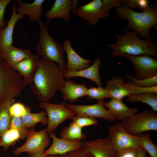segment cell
<instances>
[{"label":"cell","mask_w":157,"mask_h":157,"mask_svg":"<svg viewBox=\"0 0 157 157\" xmlns=\"http://www.w3.org/2000/svg\"><path fill=\"white\" fill-rule=\"evenodd\" d=\"M64 72L54 62L40 58L38 68L30 83L33 93L40 101H50L63 86Z\"/></svg>","instance_id":"1"},{"label":"cell","mask_w":157,"mask_h":157,"mask_svg":"<svg viewBox=\"0 0 157 157\" xmlns=\"http://www.w3.org/2000/svg\"><path fill=\"white\" fill-rule=\"evenodd\" d=\"M124 34L115 33L117 39L114 43L108 44L107 46L113 51L111 56L122 57L124 54L137 56L147 54L157 57V43L151 40L141 39L134 30L128 31L123 29Z\"/></svg>","instance_id":"2"},{"label":"cell","mask_w":157,"mask_h":157,"mask_svg":"<svg viewBox=\"0 0 157 157\" xmlns=\"http://www.w3.org/2000/svg\"><path fill=\"white\" fill-rule=\"evenodd\" d=\"M115 11L119 18L127 20L126 30H134L139 37L151 40L149 30L157 25V1L154 2L153 7L142 12L134 11L124 5L117 8Z\"/></svg>","instance_id":"3"},{"label":"cell","mask_w":157,"mask_h":157,"mask_svg":"<svg viewBox=\"0 0 157 157\" xmlns=\"http://www.w3.org/2000/svg\"><path fill=\"white\" fill-rule=\"evenodd\" d=\"M49 21L45 25L42 20L39 22L40 33L36 44L37 55L57 64L64 71L66 70L64 59L65 50L63 45L55 41L49 35L47 29Z\"/></svg>","instance_id":"4"},{"label":"cell","mask_w":157,"mask_h":157,"mask_svg":"<svg viewBox=\"0 0 157 157\" xmlns=\"http://www.w3.org/2000/svg\"><path fill=\"white\" fill-rule=\"evenodd\" d=\"M26 85L21 75L10 68L0 56V103L19 96Z\"/></svg>","instance_id":"5"},{"label":"cell","mask_w":157,"mask_h":157,"mask_svg":"<svg viewBox=\"0 0 157 157\" xmlns=\"http://www.w3.org/2000/svg\"><path fill=\"white\" fill-rule=\"evenodd\" d=\"M121 125L128 133L136 136L149 131H157V114L146 110L122 120Z\"/></svg>","instance_id":"6"},{"label":"cell","mask_w":157,"mask_h":157,"mask_svg":"<svg viewBox=\"0 0 157 157\" xmlns=\"http://www.w3.org/2000/svg\"><path fill=\"white\" fill-rule=\"evenodd\" d=\"M66 102L58 104L40 101L39 106L44 109L47 116L48 122L46 128L48 133L53 132L57 127L66 119L76 115V113L66 106Z\"/></svg>","instance_id":"7"},{"label":"cell","mask_w":157,"mask_h":157,"mask_svg":"<svg viewBox=\"0 0 157 157\" xmlns=\"http://www.w3.org/2000/svg\"><path fill=\"white\" fill-rule=\"evenodd\" d=\"M123 56L132 64L135 71L134 78L141 79L157 75V60L147 54L137 56L124 54Z\"/></svg>","instance_id":"8"},{"label":"cell","mask_w":157,"mask_h":157,"mask_svg":"<svg viewBox=\"0 0 157 157\" xmlns=\"http://www.w3.org/2000/svg\"><path fill=\"white\" fill-rule=\"evenodd\" d=\"M108 135L116 151L130 148L141 147L138 137L128 133L120 123L112 125L109 130Z\"/></svg>","instance_id":"9"},{"label":"cell","mask_w":157,"mask_h":157,"mask_svg":"<svg viewBox=\"0 0 157 157\" xmlns=\"http://www.w3.org/2000/svg\"><path fill=\"white\" fill-rule=\"evenodd\" d=\"M49 134L46 128L38 132L35 131L26 138L25 143L21 146L16 148L14 154L17 155L23 152L29 155L41 150H44L50 144Z\"/></svg>","instance_id":"10"},{"label":"cell","mask_w":157,"mask_h":157,"mask_svg":"<svg viewBox=\"0 0 157 157\" xmlns=\"http://www.w3.org/2000/svg\"><path fill=\"white\" fill-rule=\"evenodd\" d=\"M104 100L98 101L94 104L90 105H74L66 104V106L79 116L99 118L109 121H114L116 118L104 107Z\"/></svg>","instance_id":"11"},{"label":"cell","mask_w":157,"mask_h":157,"mask_svg":"<svg viewBox=\"0 0 157 157\" xmlns=\"http://www.w3.org/2000/svg\"><path fill=\"white\" fill-rule=\"evenodd\" d=\"M75 15L93 26L109 14L103 9L101 0H93L86 4L78 6Z\"/></svg>","instance_id":"12"},{"label":"cell","mask_w":157,"mask_h":157,"mask_svg":"<svg viewBox=\"0 0 157 157\" xmlns=\"http://www.w3.org/2000/svg\"><path fill=\"white\" fill-rule=\"evenodd\" d=\"M16 8L15 4L14 3L12 13L6 26L0 29V56L1 57L6 54L13 45V35L15 26L17 22L24 17V16L16 12Z\"/></svg>","instance_id":"13"},{"label":"cell","mask_w":157,"mask_h":157,"mask_svg":"<svg viewBox=\"0 0 157 157\" xmlns=\"http://www.w3.org/2000/svg\"><path fill=\"white\" fill-rule=\"evenodd\" d=\"M82 147L94 157H115L116 151L108 137L83 141Z\"/></svg>","instance_id":"14"},{"label":"cell","mask_w":157,"mask_h":157,"mask_svg":"<svg viewBox=\"0 0 157 157\" xmlns=\"http://www.w3.org/2000/svg\"><path fill=\"white\" fill-rule=\"evenodd\" d=\"M49 134L50 138L53 140V142L51 146L44 151V154L45 155H60L82 147V140L71 141L60 138H57L53 132Z\"/></svg>","instance_id":"15"},{"label":"cell","mask_w":157,"mask_h":157,"mask_svg":"<svg viewBox=\"0 0 157 157\" xmlns=\"http://www.w3.org/2000/svg\"><path fill=\"white\" fill-rule=\"evenodd\" d=\"M63 46L67 57L66 70L70 72L80 70L89 67L91 62L90 59L80 56L73 48L69 39H66L63 41Z\"/></svg>","instance_id":"16"},{"label":"cell","mask_w":157,"mask_h":157,"mask_svg":"<svg viewBox=\"0 0 157 157\" xmlns=\"http://www.w3.org/2000/svg\"><path fill=\"white\" fill-rule=\"evenodd\" d=\"M40 58L37 55L32 53L17 65L15 71L23 78L26 85L33 80L38 66Z\"/></svg>","instance_id":"17"},{"label":"cell","mask_w":157,"mask_h":157,"mask_svg":"<svg viewBox=\"0 0 157 157\" xmlns=\"http://www.w3.org/2000/svg\"><path fill=\"white\" fill-rule=\"evenodd\" d=\"M44 0H34L32 3H24L20 0H17L15 3L16 12L24 16L27 15L30 20L39 22L42 19L41 16L43 13L42 5Z\"/></svg>","instance_id":"18"},{"label":"cell","mask_w":157,"mask_h":157,"mask_svg":"<svg viewBox=\"0 0 157 157\" xmlns=\"http://www.w3.org/2000/svg\"><path fill=\"white\" fill-rule=\"evenodd\" d=\"M88 88L85 83L76 84L72 80L67 79L60 90L63 101L67 100L74 103L79 98L86 96Z\"/></svg>","instance_id":"19"},{"label":"cell","mask_w":157,"mask_h":157,"mask_svg":"<svg viewBox=\"0 0 157 157\" xmlns=\"http://www.w3.org/2000/svg\"><path fill=\"white\" fill-rule=\"evenodd\" d=\"M101 62L100 58L97 57L94 60L92 65L87 68L74 72H70L66 70L64 72V78L68 79L74 77H84L94 82L98 86H102L99 72Z\"/></svg>","instance_id":"20"},{"label":"cell","mask_w":157,"mask_h":157,"mask_svg":"<svg viewBox=\"0 0 157 157\" xmlns=\"http://www.w3.org/2000/svg\"><path fill=\"white\" fill-rule=\"evenodd\" d=\"M72 10L71 0H56L51 8L45 12L44 15L48 20L59 18L67 21L70 19Z\"/></svg>","instance_id":"21"},{"label":"cell","mask_w":157,"mask_h":157,"mask_svg":"<svg viewBox=\"0 0 157 157\" xmlns=\"http://www.w3.org/2000/svg\"><path fill=\"white\" fill-rule=\"evenodd\" d=\"M104 105L117 120H122L138 111V108H129L121 100L111 99L108 102H104Z\"/></svg>","instance_id":"22"},{"label":"cell","mask_w":157,"mask_h":157,"mask_svg":"<svg viewBox=\"0 0 157 157\" xmlns=\"http://www.w3.org/2000/svg\"><path fill=\"white\" fill-rule=\"evenodd\" d=\"M35 131L33 129L29 130L9 129L0 137V146L3 147V151H6L19 140L26 138Z\"/></svg>","instance_id":"23"},{"label":"cell","mask_w":157,"mask_h":157,"mask_svg":"<svg viewBox=\"0 0 157 157\" xmlns=\"http://www.w3.org/2000/svg\"><path fill=\"white\" fill-rule=\"evenodd\" d=\"M124 80L122 78L114 76L107 82L105 88L109 91L110 98L122 100L131 94L125 87Z\"/></svg>","instance_id":"24"},{"label":"cell","mask_w":157,"mask_h":157,"mask_svg":"<svg viewBox=\"0 0 157 157\" xmlns=\"http://www.w3.org/2000/svg\"><path fill=\"white\" fill-rule=\"evenodd\" d=\"M31 54L28 50L19 49L13 45L6 54L1 57L10 68L15 71L17 65Z\"/></svg>","instance_id":"25"},{"label":"cell","mask_w":157,"mask_h":157,"mask_svg":"<svg viewBox=\"0 0 157 157\" xmlns=\"http://www.w3.org/2000/svg\"><path fill=\"white\" fill-rule=\"evenodd\" d=\"M14 102V99H8L0 103V137L9 129L13 117L10 112V108Z\"/></svg>","instance_id":"26"},{"label":"cell","mask_w":157,"mask_h":157,"mask_svg":"<svg viewBox=\"0 0 157 157\" xmlns=\"http://www.w3.org/2000/svg\"><path fill=\"white\" fill-rule=\"evenodd\" d=\"M46 115L44 110L38 113H31L29 107L26 113L21 117L24 128L27 129L39 122L43 125L47 124L48 119Z\"/></svg>","instance_id":"27"},{"label":"cell","mask_w":157,"mask_h":157,"mask_svg":"<svg viewBox=\"0 0 157 157\" xmlns=\"http://www.w3.org/2000/svg\"><path fill=\"white\" fill-rule=\"evenodd\" d=\"M82 128L72 122L67 127H65L60 133V138L69 140H84L87 135L82 131Z\"/></svg>","instance_id":"28"},{"label":"cell","mask_w":157,"mask_h":157,"mask_svg":"<svg viewBox=\"0 0 157 157\" xmlns=\"http://www.w3.org/2000/svg\"><path fill=\"white\" fill-rule=\"evenodd\" d=\"M126 100L131 102L140 101L149 106L152 110L157 111V93L147 92L130 95L127 96Z\"/></svg>","instance_id":"29"},{"label":"cell","mask_w":157,"mask_h":157,"mask_svg":"<svg viewBox=\"0 0 157 157\" xmlns=\"http://www.w3.org/2000/svg\"><path fill=\"white\" fill-rule=\"evenodd\" d=\"M141 147L149 154L150 157H157V146L151 141L148 133H141L136 136Z\"/></svg>","instance_id":"30"},{"label":"cell","mask_w":157,"mask_h":157,"mask_svg":"<svg viewBox=\"0 0 157 157\" xmlns=\"http://www.w3.org/2000/svg\"><path fill=\"white\" fill-rule=\"evenodd\" d=\"M86 96L88 99H95L99 101L104 100L105 98H110V94L108 90L101 86L96 87L90 85L87 90Z\"/></svg>","instance_id":"31"},{"label":"cell","mask_w":157,"mask_h":157,"mask_svg":"<svg viewBox=\"0 0 157 157\" xmlns=\"http://www.w3.org/2000/svg\"><path fill=\"white\" fill-rule=\"evenodd\" d=\"M124 85L130 92L131 95L147 92L157 93V86L149 88L142 87L136 85L130 80L127 81Z\"/></svg>","instance_id":"32"},{"label":"cell","mask_w":157,"mask_h":157,"mask_svg":"<svg viewBox=\"0 0 157 157\" xmlns=\"http://www.w3.org/2000/svg\"><path fill=\"white\" fill-rule=\"evenodd\" d=\"M126 77L136 85L142 87L149 88L157 86V75L141 79H137L129 74Z\"/></svg>","instance_id":"33"},{"label":"cell","mask_w":157,"mask_h":157,"mask_svg":"<svg viewBox=\"0 0 157 157\" xmlns=\"http://www.w3.org/2000/svg\"><path fill=\"white\" fill-rule=\"evenodd\" d=\"M70 119L81 128L91 125H97L98 122L95 118L84 116H79L76 115L72 117Z\"/></svg>","instance_id":"34"},{"label":"cell","mask_w":157,"mask_h":157,"mask_svg":"<svg viewBox=\"0 0 157 157\" xmlns=\"http://www.w3.org/2000/svg\"><path fill=\"white\" fill-rule=\"evenodd\" d=\"M122 4L129 8H137L143 11L148 9L151 7L147 0H123Z\"/></svg>","instance_id":"35"},{"label":"cell","mask_w":157,"mask_h":157,"mask_svg":"<svg viewBox=\"0 0 157 157\" xmlns=\"http://www.w3.org/2000/svg\"><path fill=\"white\" fill-rule=\"evenodd\" d=\"M29 107L20 102L14 103L10 107V112L12 117H21L26 113Z\"/></svg>","instance_id":"36"},{"label":"cell","mask_w":157,"mask_h":157,"mask_svg":"<svg viewBox=\"0 0 157 157\" xmlns=\"http://www.w3.org/2000/svg\"><path fill=\"white\" fill-rule=\"evenodd\" d=\"M141 148L132 147L116 151L115 157H137Z\"/></svg>","instance_id":"37"},{"label":"cell","mask_w":157,"mask_h":157,"mask_svg":"<svg viewBox=\"0 0 157 157\" xmlns=\"http://www.w3.org/2000/svg\"><path fill=\"white\" fill-rule=\"evenodd\" d=\"M59 156L60 157H94L91 154L83 147Z\"/></svg>","instance_id":"38"},{"label":"cell","mask_w":157,"mask_h":157,"mask_svg":"<svg viewBox=\"0 0 157 157\" xmlns=\"http://www.w3.org/2000/svg\"><path fill=\"white\" fill-rule=\"evenodd\" d=\"M123 0H102L101 5L103 9L109 13L110 10L113 7L118 8L122 4Z\"/></svg>","instance_id":"39"},{"label":"cell","mask_w":157,"mask_h":157,"mask_svg":"<svg viewBox=\"0 0 157 157\" xmlns=\"http://www.w3.org/2000/svg\"><path fill=\"white\" fill-rule=\"evenodd\" d=\"M11 1V0H0V29L3 28L6 25V23L4 21L5 10L7 6Z\"/></svg>","instance_id":"40"},{"label":"cell","mask_w":157,"mask_h":157,"mask_svg":"<svg viewBox=\"0 0 157 157\" xmlns=\"http://www.w3.org/2000/svg\"><path fill=\"white\" fill-rule=\"evenodd\" d=\"M24 128L21 117H13L9 129H23Z\"/></svg>","instance_id":"41"},{"label":"cell","mask_w":157,"mask_h":157,"mask_svg":"<svg viewBox=\"0 0 157 157\" xmlns=\"http://www.w3.org/2000/svg\"><path fill=\"white\" fill-rule=\"evenodd\" d=\"M44 150H41L30 154V157H49V156L45 155L44 154Z\"/></svg>","instance_id":"42"},{"label":"cell","mask_w":157,"mask_h":157,"mask_svg":"<svg viewBox=\"0 0 157 157\" xmlns=\"http://www.w3.org/2000/svg\"><path fill=\"white\" fill-rule=\"evenodd\" d=\"M71 1L72 6V11L74 14H75L77 9L78 4L79 3V1L78 0H71Z\"/></svg>","instance_id":"43"},{"label":"cell","mask_w":157,"mask_h":157,"mask_svg":"<svg viewBox=\"0 0 157 157\" xmlns=\"http://www.w3.org/2000/svg\"><path fill=\"white\" fill-rule=\"evenodd\" d=\"M146 151L141 148L140 150L137 157H148Z\"/></svg>","instance_id":"44"},{"label":"cell","mask_w":157,"mask_h":157,"mask_svg":"<svg viewBox=\"0 0 157 157\" xmlns=\"http://www.w3.org/2000/svg\"><path fill=\"white\" fill-rule=\"evenodd\" d=\"M49 156V157H60L58 155H50Z\"/></svg>","instance_id":"45"}]
</instances>
